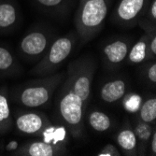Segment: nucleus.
Instances as JSON below:
<instances>
[{"label":"nucleus","instance_id":"nucleus-1","mask_svg":"<svg viewBox=\"0 0 156 156\" xmlns=\"http://www.w3.org/2000/svg\"><path fill=\"white\" fill-rule=\"evenodd\" d=\"M97 64L90 54L71 61L54 99V116L68 135L81 139L85 135V113L92 97Z\"/></svg>","mask_w":156,"mask_h":156},{"label":"nucleus","instance_id":"nucleus-2","mask_svg":"<svg viewBox=\"0 0 156 156\" xmlns=\"http://www.w3.org/2000/svg\"><path fill=\"white\" fill-rule=\"evenodd\" d=\"M65 77L66 72H55L26 81L12 89L9 100L25 108L48 107Z\"/></svg>","mask_w":156,"mask_h":156},{"label":"nucleus","instance_id":"nucleus-3","mask_svg":"<svg viewBox=\"0 0 156 156\" xmlns=\"http://www.w3.org/2000/svg\"><path fill=\"white\" fill-rule=\"evenodd\" d=\"M112 0H79L74 16L79 42L86 44L103 29Z\"/></svg>","mask_w":156,"mask_h":156},{"label":"nucleus","instance_id":"nucleus-4","mask_svg":"<svg viewBox=\"0 0 156 156\" xmlns=\"http://www.w3.org/2000/svg\"><path fill=\"white\" fill-rule=\"evenodd\" d=\"M78 42L79 37L75 30L56 37L42 58L31 69L30 74L32 76L43 77L55 73L74 51Z\"/></svg>","mask_w":156,"mask_h":156},{"label":"nucleus","instance_id":"nucleus-5","mask_svg":"<svg viewBox=\"0 0 156 156\" xmlns=\"http://www.w3.org/2000/svg\"><path fill=\"white\" fill-rule=\"evenodd\" d=\"M56 35L50 27L36 24L30 27L19 43V53L28 61H39L45 54Z\"/></svg>","mask_w":156,"mask_h":156},{"label":"nucleus","instance_id":"nucleus-6","mask_svg":"<svg viewBox=\"0 0 156 156\" xmlns=\"http://www.w3.org/2000/svg\"><path fill=\"white\" fill-rule=\"evenodd\" d=\"M151 0H119L111 12L110 22L119 27L129 29L137 25L144 17Z\"/></svg>","mask_w":156,"mask_h":156},{"label":"nucleus","instance_id":"nucleus-7","mask_svg":"<svg viewBox=\"0 0 156 156\" xmlns=\"http://www.w3.org/2000/svg\"><path fill=\"white\" fill-rule=\"evenodd\" d=\"M14 127L24 136H42L52 125L43 111L35 108L20 109L13 115Z\"/></svg>","mask_w":156,"mask_h":156},{"label":"nucleus","instance_id":"nucleus-8","mask_svg":"<svg viewBox=\"0 0 156 156\" xmlns=\"http://www.w3.org/2000/svg\"><path fill=\"white\" fill-rule=\"evenodd\" d=\"M132 46V40L125 37H115L108 40L101 49L104 67L112 71L124 64Z\"/></svg>","mask_w":156,"mask_h":156},{"label":"nucleus","instance_id":"nucleus-9","mask_svg":"<svg viewBox=\"0 0 156 156\" xmlns=\"http://www.w3.org/2000/svg\"><path fill=\"white\" fill-rule=\"evenodd\" d=\"M69 151L66 144L59 141L37 140L28 141L18 147L13 155L16 156H63L67 155Z\"/></svg>","mask_w":156,"mask_h":156},{"label":"nucleus","instance_id":"nucleus-10","mask_svg":"<svg viewBox=\"0 0 156 156\" xmlns=\"http://www.w3.org/2000/svg\"><path fill=\"white\" fill-rule=\"evenodd\" d=\"M129 83L123 77H114L105 82L99 88V97L105 104H116L127 94Z\"/></svg>","mask_w":156,"mask_h":156},{"label":"nucleus","instance_id":"nucleus-11","mask_svg":"<svg viewBox=\"0 0 156 156\" xmlns=\"http://www.w3.org/2000/svg\"><path fill=\"white\" fill-rule=\"evenodd\" d=\"M21 21L16 0H0V34L12 32Z\"/></svg>","mask_w":156,"mask_h":156},{"label":"nucleus","instance_id":"nucleus-12","mask_svg":"<svg viewBox=\"0 0 156 156\" xmlns=\"http://www.w3.org/2000/svg\"><path fill=\"white\" fill-rule=\"evenodd\" d=\"M75 0H32L35 6L51 17L67 16L74 6Z\"/></svg>","mask_w":156,"mask_h":156},{"label":"nucleus","instance_id":"nucleus-13","mask_svg":"<svg viewBox=\"0 0 156 156\" xmlns=\"http://www.w3.org/2000/svg\"><path fill=\"white\" fill-rule=\"evenodd\" d=\"M116 142L121 152L127 156H137L136 138L133 127L129 122H125L116 135Z\"/></svg>","mask_w":156,"mask_h":156},{"label":"nucleus","instance_id":"nucleus-14","mask_svg":"<svg viewBox=\"0 0 156 156\" xmlns=\"http://www.w3.org/2000/svg\"><path fill=\"white\" fill-rule=\"evenodd\" d=\"M9 93L6 85L0 87V135H5L14 127L13 115L10 109Z\"/></svg>","mask_w":156,"mask_h":156},{"label":"nucleus","instance_id":"nucleus-15","mask_svg":"<svg viewBox=\"0 0 156 156\" xmlns=\"http://www.w3.org/2000/svg\"><path fill=\"white\" fill-rule=\"evenodd\" d=\"M85 121L93 131L101 134L108 132L114 125L113 120L108 113L95 108L89 111L86 110Z\"/></svg>","mask_w":156,"mask_h":156},{"label":"nucleus","instance_id":"nucleus-16","mask_svg":"<svg viewBox=\"0 0 156 156\" xmlns=\"http://www.w3.org/2000/svg\"><path fill=\"white\" fill-rule=\"evenodd\" d=\"M154 124H151L139 120L138 118L134 122L133 130L136 138V149L137 155L145 156L147 155V149L151 140V136L153 132Z\"/></svg>","mask_w":156,"mask_h":156},{"label":"nucleus","instance_id":"nucleus-17","mask_svg":"<svg viewBox=\"0 0 156 156\" xmlns=\"http://www.w3.org/2000/svg\"><path fill=\"white\" fill-rule=\"evenodd\" d=\"M22 71V66L12 51L0 45V77L17 76Z\"/></svg>","mask_w":156,"mask_h":156},{"label":"nucleus","instance_id":"nucleus-18","mask_svg":"<svg viewBox=\"0 0 156 156\" xmlns=\"http://www.w3.org/2000/svg\"><path fill=\"white\" fill-rule=\"evenodd\" d=\"M148 46L149 38L143 34L134 45L131 46L128 55L125 59V64L129 66L139 65L148 61Z\"/></svg>","mask_w":156,"mask_h":156},{"label":"nucleus","instance_id":"nucleus-19","mask_svg":"<svg viewBox=\"0 0 156 156\" xmlns=\"http://www.w3.org/2000/svg\"><path fill=\"white\" fill-rule=\"evenodd\" d=\"M137 25L149 38L148 61H153L156 59V23L142 17L138 20Z\"/></svg>","mask_w":156,"mask_h":156},{"label":"nucleus","instance_id":"nucleus-20","mask_svg":"<svg viewBox=\"0 0 156 156\" xmlns=\"http://www.w3.org/2000/svg\"><path fill=\"white\" fill-rule=\"evenodd\" d=\"M138 119L145 122L154 124L156 120V98L154 95L142 101L138 109Z\"/></svg>","mask_w":156,"mask_h":156},{"label":"nucleus","instance_id":"nucleus-21","mask_svg":"<svg viewBox=\"0 0 156 156\" xmlns=\"http://www.w3.org/2000/svg\"><path fill=\"white\" fill-rule=\"evenodd\" d=\"M122 100V106H123L124 109L130 113L137 112L140 108L141 103L143 101L142 97L136 93L126 94Z\"/></svg>","mask_w":156,"mask_h":156},{"label":"nucleus","instance_id":"nucleus-22","mask_svg":"<svg viewBox=\"0 0 156 156\" xmlns=\"http://www.w3.org/2000/svg\"><path fill=\"white\" fill-rule=\"evenodd\" d=\"M141 75H142L143 80L150 85L151 87L154 88L156 86V62L148 61L147 64H144L140 67Z\"/></svg>","mask_w":156,"mask_h":156},{"label":"nucleus","instance_id":"nucleus-23","mask_svg":"<svg viewBox=\"0 0 156 156\" xmlns=\"http://www.w3.org/2000/svg\"><path fill=\"white\" fill-rule=\"evenodd\" d=\"M95 155L97 156H121L122 154L115 145L108 143L105 145Z\"/></svg>","mask_w":156,"mask_h":156},{"label":"nucleus","instance_id":"nucleus-24","mask_svg":"<svg viewBox=\"0 0 156 156\" xmlns=\"http://www.w3.org/2000/svg\"><path fill=\"white\" fill-rule=\"evenodd\" d=\"M144 18L156 23V0H151L150 1Z\"/></svg>","mask_w":156,"mask_h":156},{"label":"nucleus","instance_id":"nucleus-25","mask_svg":"<svg viewBox=\"0 0 156 156\" xmlns=\"http://www.w3.org/2000/svg\"><path fill=\"white\" fill-rule=\"evenodd\" d=\"M147 154L151 156L156 155V126L155 125L153 127V132L151 136V140H150V143L147 149Z\"/></svg>","mask_w":156,"mask_h":156}]
</instances>
